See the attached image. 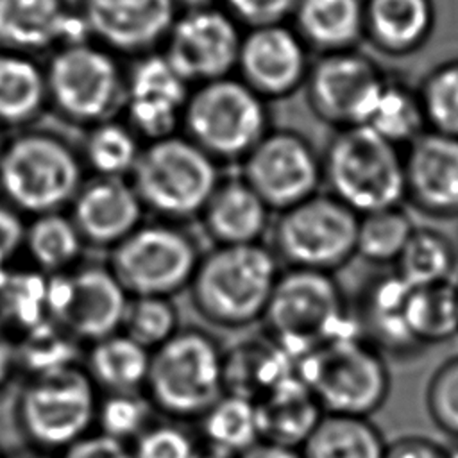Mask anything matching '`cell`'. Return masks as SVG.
I'll return each mask as SVG.
<instances>
[{
    "mask_svg": "<svg viewBox=\"0 0 458 458\" xmlns=\"http://www.w3.org/2000/svg\"><path fill=\"white\" fill-rule=\"evenodd\" d=\"M322 186L358 216L404 204V154L367 125L342 127L320 152Z\"/></svg>",
    "mask_w": 458,
    "mask_h": 458,
    "instance_id": "6da1fadb",
    "label": "cell"
},
{
    "mask_svg": "<svg viewBox=\"0 0 458 458\" xmlns=\"http://www.w3.org/2000/svg\"><path fill=\"white\" fill-rule=\"evenodd\" d=\"M267 335L295 361L313 349L358 331L335 274L286 268L261 317Z\"/></svg>",
    "mask_w": 458,
    "mask_h": 458,
    "instance_id": "7a4b0ae2",
    "label": "cell"
},
{
    "mask_svg": "<svg viewBox=\"0 0 458 458\" xmlns=\"http://www.w3.org/2000/svg\"><path fill=\"white\" fill-rule=\"evenodd\" d=\"M293 372L324 413L370 417L385 406L392 388L386 356L358 331L301 356Z\"/></svg>",
    "mask_w": 458,
    "mask_h": 458,
    "instance_id": "3957f363",
    "label": "cell"
},
{
    "mask_svg": "<svg viewBox=\"0 0 458 458\" xmlns=\"http://www.w3.org/2000/svg\"><path fill=\"white\" fill-rule=\"evenodd\" d=\"M279 274L276 254L261 243L218 245L199 259L191 297L208 320L243 327L263 317Z\"/></svg>",
    "mask_w": 458,
    "mask_h": 458,
    "instance_id": "277c9868",
    "label": "cell"
},
{
    "mask_svg": "<svg viewBox=\"0 0 458 458\" xmlns=\"http://www.w3.org/2000/svg\"><path fill=\"white\" fill-rule=\"evenodd\" d=\"M82 182V159L52 132H23L4 145L0 197L18 213L61 211Z\"/></svg>",
    "mask_w": 458,
    "mask_h": 458,
    "instance_id": "5b68a950",
    "label": "cell"
},
{
    "mask_svg": "<svg viewBox=\"0 0 458 458\" xmlns=\"http://www.w3.org/2000/svg\"><path fill=\"white\" fill-rule=\"evenodd\" d=\"M145 388L161 411L200 417L224 394V351L202 331H175L150 351Z\"/></svg>",
    "mask_w": 458,
    "mask_h": 458,
    "instance_id": "8992f818",
    "label": "cell"
},
{
    "mask_svg": "<svg viewBox=\"0 0 458 458\" xmlns=\"http://www.w3.org/2000/svg\"><path fill=\"white\" fill-rule=\"evenodd\" d=\"M131 177L143 208L175 220L200 215L220 182L216 161L175 134L141 148Z\"/></svg>",
    "mask_w": 458,
    "mask_h": 458,
    "instance_id": "52a82bcc",
    "label": "cell"
},
{
    "mask_svg": "<svg viewBox=\"0 0 458 458\" xmlns=\"http://www.w3.org/2000/svg\"><path fill=\"white\" fill-rule=\"evenodd\" d=\"M182 122L188 140L215 161H242L270 131L263 97L229 77L204 82L186 100Z\"/></svg>",
    "mask_w": 458,
    "mask_h": 458,
    "instance_id": "ba28073f",
    "label": "cell"
},
{
    "mask_svg": "<svg viewBox=\"0 0 458 458\" xmlns=\"http://www.w3.org/2000/svg\"><path fill=\"white\" fill-rule=\"evenodd\" d=\"M97 404L88 372L70 367L30 377L16 401V422L34 451L61 453L91 433Z\"/></svg>",
    "mask_w": 458,
    "mask_h": 458,
    "instance_id": "9c48e42d",
    "label": "cell"
},
{
    "mask_svg": "<svg viewBox=\"0 0 458 458\" xmlns=\"http://www.w3.org/2000/svg\"><path fill=\"white\" fill-rule=\"evenodd\" d=\"M358 215L327 191L281 211L272 225V252L286 268L335 274L356 256Z\"/></svg>",
    "mask_w": 458,
    "mask_h": 458,
    "instance_id": "30bf717a",
    "label": "cell"
},
{
    "mask_svg": "<svg viewBox=\"0 0 458 458\" xmlns=\"http://www.w3.org/2000/svg\"><path fill=\"white\" fill-rule=\"evenodd\" d=\"M199 259L188 234L154 224L136 227L113 247L109 270L134 297H168L190 284Z\"/></svg>",
    "mask_w": 458,
    "mask_h": 458,
    "instance_id": "8fae6325",
    "label": "cell"
},
{
    "mask_svg": "<svg viewBox=\"0 0 458 458\" xmlns=\"http://www.w3.org/2000/svg\"><path fill=\"white\" fill-rule=\"evenodd\" d=\"M242 179L281 213L320 191V152L297 131L270 129L242 159Z\"/></svg>",
    "mask_w": 458,
    "mask_h": 458,
    "instance_id": "7c38bea8",
    "label": "cell"
},
{
    "mask_svg": "<svg viewBox=\"0 0 458 458\" xmlns=\"http://www.w3.org/2000/svg\"><path fill=\"white\" fill-rule=\"evenodd\" d=\"M45 81L54 106L68 120L81 123L104 122L122 93L116 63L104 50L86 43L55 54Z\"/></svg>",
    "mask_w": 458,
    "mask_h": 458,
    "instance_id": "4fadbf2b",
    "label": "cell"
},
{
    "mask_svg": "<svg viewBox=\"0 0 458 458\" xmlns=\"http://www.w3.org/2000/svg\"><path fill=\"white\" fill-rule=\"evenodd\" d=\"M242 39L220 11L197 9L170 29L165 57L186 81H216L238 63Z\"/></svg>",
    "mask_w": 458,
    "mask_h": 458,
    "instance_id": "5bb4252c",
    "label": "cell"
},
{
    "mask_svg": "<svg viewBox=\"0 0 458 458\" xmlns=\"http://www.w3.org/2000/svg\"><path fill=\"white\" fill-rule=\"evenodd\" d=\"M403 154L404 202L429 218H458V138L424 131Z\"/></svg>",
    "mask_w": 458,
    "mask_h": 458,
    "instance_id": "9a60e30c",
    "label": "cell"
},
{
    "mask_svg": "<svg viewBox=\"0 0 458 458\" xmlns=\"http://www.w3.org/2000/svg\"><path fill=\"white\" fill-rule=\"evenodd\" d=\"M383 81L367 59L331 55L311 72L310 106L322 122L335 129L365 125Z\"/></svg>",
    "mask_w": 458,
    "mask_h": 458,
    "instance_id": "2e32d148",
    "label": "cell"
},
{
    "mask_svg": "<svg viewBox=\"0 0 458 458\" xmlns=\"http://www.w3.org/2000/svg\"><path fill=\"white\" fill-rule=\"evenodd\" d=\"M188 100V82L163 55L140 61L127 88V111L136 136H172Z\"/></svg>",
    "mask_w": 458,
    "mask_h": 458,
    "instance_id": "e0dca14e",
    "label": "cell"
},
{
    "mask_svg": "<svg viewBox=\"0 0 458 458\" xmlns=\"http://www.w3.org/2000/svg\"><path fill=\"white\" fill-rule=\"evenodd\" d=\"M143 204L123 177H102L82 182L72 200V215L84 242L114 247L141 224Z\"/></svg>",
    "mask_w": 458,
    "mask_h": 458,
    "instance_id": "ac0fdd59",
    "label": "cell"
},
{
    "mask_svg": "<svg viewBox=\"0 0 458 458\" xmlns=\"http://www.w3.org/2000/svg\"><path fill=\"white\" fill-rule=\"evenodd\" d=\"M411 284L394 270L367 281L358 297L354 324L358 333L385 356L411 358L422 349L411 338L406 302Z\"/></svg>",
    "mask_w": 458,
    "mask_h": 458,
    "instance_id": "d6986e66",
    "label": "cell"
},
{
    "mask_svg": "<svg viewBox=\"0 0 458 458\" xmlns=\"http://www.w3.org/2000/svg\"><path fill=\"white\" fill-rule=\"evenodd\" d=\"M304 50L297 38L272 23L249 34L240 47L238 64L245 84L259 97H284L304 77Z\"/></svg>",
    "mask_w": 458,
    "mask_h": 458,
    "instance_id": "ffe728a7",
    "label": "cell"
},
{
    "mask_svg": "<svg viewBox=\"0 0 458 458\" xmlns=\"http://www.w3.org/2000/svg\"><path fill=\"white\" fill-rule=\"evenodd\" d=\"M72 299L59 326L88 342L122 331L129 299L109 267H82L72 272Z\"/></svg>",
    "mask_w": 458,
    "mask_h": 458,
    "instance_id": "44dd1931",
    "label": "cell"
},
{
    "mask_svg": "<svg viewBox=\"0 0 458 458\" xmlns=\"http://www.w3.org/2000/svg\"><path fill=\"white\" fill-rule=\"evenodd\" d=\"M89 32L122 50L156 43L174 21V0H86Z\"/></svg>",
    "mask_w": 458,
    "mask_h": 458,
    "instance_id": "7402d4cb",
    "label": "cell"
},
{
    "mask_svg": "<svg viewBox=\"0 0 458 458\" xmlns=\"http://www.w3.org/2000/svg\"><path fill=\"white\" fill-rule=\"evenodd\" d=\"M84 14L70 13L61 0H0V41L14 48H45L55 41L84 43Z\"/></svg>",
    "mask_w": 458,
    "mask_h": 458,
    "instance_id": "603a6c76",
    "label": "cell"
},
{
    "mask_svg": "<svg viewBox=\"0 0 458 458\" xmlns=\"http://www.w3.org/2000/svg\"><path fill=\"white\" fill-rule=\"evenodd\" d=\"M270 208L242 179L220 181L202 209L206 231L218 245L259 243L270 225Z\"/></svg>",
    "mask_w": 458,
    "mask_h": 458,
    "instance_id": "cb8c5ba5",
    "label": "cell"
},
{
    "mask_svg": "<svg viewBox=\"0 0 458 458\" xmlns=\"http://www.w3.org/2000/svg\"><path fill=\"white\" fill-rule=\"evenodd\" d=\"M254 404L259 440L295 449L302 445L324 415L322 406L295 372Z\"/></svg>",
    "mask_w": 458,
    "mask_h": 458,
    "instance_id": "d4e9b609",
    "label": "cell"
},
{
    "mask_svg": "<svg viewBox=\"0 0 458 458\" xmlns=\"http://www.w3.org/2000/svg\"><path fill=\"white\" fill-rule=\"evenodd\" d=\"M293 374V360L268 336L245 338L224 352V392L256 403Z\"/></svg>",
    "mask_w": 458,
    "mask_h": 458,
    "instance_id": "484cf974",
    "label": "cell"
},
{
    "mask_svg": "<svg viewBox=\"0 0 458 458\" xmlns=\"http://www.w3.org/2000/svg\"><path fill=\"white\" fill-rule=\"evenodd\" d=\"M385 447L370 417L324 413L299 451L302 458H383Z\"/></svg>",
    "mask_w": 458,
    "mask_h": 458,
    "instance_id": "4316f807",
    "label": "cell"
},
{
    "mask_svg": "<svg viewBox=\"0 0 458 458\" xmlns=\"http://www.w3.org/2000/svg\"><path fill=\"white\" fill-rule=\"evenodd\" d=\"M86 363L95 386H102L107 394L138 392L145 388L150 351L118 331L93 342Z\"/></svg>",
    "mask_w": 458,
    "mask_h": 458,
    "instance_id": "83f0119b",
    "label": "cell"
},
{
    "mask_svg": "<svg viewBox=\"0 0 458 458\" xmlns=\"http://www.w3.org/2000/svg\"><path fill=\"white\" fill-rule=\"evenodd\" d=\"M411 338L420 349L458 336L456 281L411 286L406 302Z\"/></svg>",
    "mask_w": 458,
    "mask_h": 458,
    "instance_id": "f1b7e54d",
    "label": "cell"
},
{
    "mask_svg": "<svg viewBox=\"0 0 458 458\" xmlns=\"http://www.w3.org/2000/svg\"><path fill=\"white\" fill-rule=\"evenodd\" d=\"M392 270L411 286L453 281L458 270V249L445 233L415 225Z\"/></svg>",
    "mask_w": 458,
    "mask_h": 458,
    "instance_id": "f546056e",
    "label": "cell"
},
{
    "mask_svg": "<svg viewBox=\"0 0 458 458\" xmlns=\"http://www.w3.org/2000/svg\"><path fill=\"white\" fill-rule=\"evenodd\" d=\"M82 242L73 220L61 211L38 215L25 225L23 249L39 272H64L81 256Z\"/></svg>",
    "mask_w": 458,
    "mask_h": 458,
    "instance_id": "4dcf8cb0",
    "label": "cell"
},
{
    "mask_svg": "<svg viewBox=\"0 0 458 458\" xmlns=\"http://www.w3.org/2000/svg\"><path fill=\"white\" fill-rule=\"evenodd\" d=\"M47 98V81L27 57L0 55V125L32 120Z\"/></svg>",
    "mask_w": 458,
    "mask_h": 458,
    "instance_id": "1f68e13d",
    "label": "cell"
},
{
    "mask_svg": "<svg viewBox=\"0 0 458 458\" xmlns=\"http://www.w3.org/2000/svg\"><path fill=\"white\" fill-rule=\"evenodd\" d=\"M413 229L415 224L403 206L360 215L356 256L374 267H394Z\"/></svg>",
    "mask_w": 458,
    "mask_h": 458,
    "instance_id": "d6a6232c",
    "label": "cell"
},
{
    "mask_svg": "<svg viewBox=\"0 0 458 458\" xmlns=\"http://www.w3.org/2000/svg\"><path fill=\"white\" fill-rule=\"evenodd\" d=\"M365 125L401 148L428 131L419 95L386 79L377 91Z\"/></svg>",
    "mask_w": 458,
    "mask_h": 458,
    "instance_id": "836d02e7",
    "label": "cell"
},
{
    "mask_svg": "<svg viewBox=\"0 0 458 458\" xmlns=\"http://www.w3.org/2000/svg\"><path fill=\"white\" fill-rule=\"evenodd\" d=\"M47 277L38 270L0 268V327L23 335L43 322Z\"/></svg>",
    "mask_w": 458,
    "mask_h": 458,
    "instance_id": "e575fe53",
    "label": "cell"
},
{
    "mask_svg": "<svg viewBox=\"0 0 458 458\" xmlns=\"http://www.w3.org/2000/svg\"><path fill=\"white\" fill-rule=\"evenodd\" d=\"M16 367H23L30 377L77 367L79 340L57 322L45 318L20 335L14 349Z\"/></svg>",
    "mask_w": 458,
    "mask_h": 458,
    "instance_id": "d590c367",
    "label": "cell"
},
{
    "mask_svg": "<svg viewBox=\"0 0 458 458\" xmlns=\"http://www.w3.org/2000/svg\"><path fill=\"white\" fill-rule=\"evenodd\" d=\"M200 417L204 442L211 445L240 454L259 442L256 404L249 399L224 392Z\"/></svg>",
    "mask_w": 458,
    "mask_h": 458,
    "instance_id": "8d00e7d4",
    "label": "cell"
},
{
    "mask_svg": "<svg viewBox=\"0 0 458 458\" xmlns=\"http://www.w3.org/2000/svg\"><path fill=\"white\" fill-rule=\"evenodd\" d=\"M140 152L136 132L118 122L95 123L84 143V161L102 177L131 174Z\"/></svg>",
    "mask_w": 458,
    "mask_h": 458,
    "instance_id": "74e56055",
    "label": "cell"
},
{
    "mask_svg": "<svg viewBox=\"0 0 458 458\" xmlns=\"http://www.w3.org/2000/svg\"><path fill=\"white\" fill-rule=\"evenodd\" d=\"M370 20L386 47L404 50L426 34L431 13L428 0H374Z\"/></svg>",
    "mask_w": 458,
    "mask_h": 458,
    "instance_id": "f35d334b",
    "label": "cell"
},
{
    "mask_svg": "<svg viewBox=\"0 0 458 458\" xmlns=\"http://www.w3.org/2000/svg\"><path fill=\"white\" fill-rule=\"evenodd\" d=\"M299 18L315 43L340 47L356 36L361 16L358 0H302Z\"/></svg>",
    "mask_w": 458,
    "mask_h": 458,
    "instance_id": "ab89813d",
    "label": "cell"
},
{
    "mask_svg": "<svg viewBox=\"0 0 458 458\" xmlns=\"http://www.w3.org/2000/svg\"><path fill=\"white\" fill-rule=\"evenodd\" d=\"M122 331L152 351L177 331V313L166 297L138 295L129 301Z\"/></svg>",
    "mask_w": 458,
    "mask_h": 458,
    "instance_id": "60d3db41",
    "label": "cell"
},
{
    "mask_svg": "<svg viewBox=\"0 0 458 458\" xmlns=\"http://www.w3.org/2000/svg\"><path fill=\"white\" fill-rule=\"evenodd\" d=\"M152 403L140 392H109L98 404L95 424L98 431L120 442H134L148 426Z\"/></svg>",
    "mask_w": 458,
    "mask_h": 458,
    "instance_id": "b9f144b4",
    "label": "cell"
},
{
    "mask_svg": "<svg viewBox=\"0 0 458 458\" xmlns=\"http://www.w3.org/2000/svg\"><path fill=\"white\" fill-rule=\"evenodd\" d=\"M419 102L428 131L458 138V63L429 75Z\"/></svg>",
    "mask_w": 458,
    "mask_h": 458,
    "instance_id": "7bdbcfd3",
    "label": "cell"
},
{
    "mask_svg": "<svg viewBox=\"0 0 458 458\" xmlns=\"http://www.w3.org/2000/svg\"><path fill=\"white\" fill-rule=\"evenodd\" d=\"M424 404L431 422L458 440V354L445 358L429 376Z\"/></svg>",
    "mask_w": 458,
    "mask_h": 458,
    "instance_id": "ee69618b",
    "label": "cell"
},
{
    "mask_svg": "<svg viewBox=\"0 0 458 458\" xmlns=\"http://www.w3.org/2000/svg\"><path fill=\"white\" fill-rule=\"evenodd\" d=\"M131 449L134 458H193L197 444L175 424H150Z\"/></svg>",
    "mask_w": 458,
    "mask_h": 458,
    "instance_id": "f6af8a7d",
    "label": "cell"
},
{
    "mask_svg": "<svg viewBox=\"0 0 458 458\" xmlns=\"http://www.w3.org/2000/svg\"><path fill=\"white\" fill-rule=\"evenodd\" d=\"M59 458H134L131 444L100 431L88 433L59 453Z\"/></svg>",
    "mask_w": 458,
    "mask_h": 458,
    "instance_id": "bcb514c9",
    "label": "cell"
},
{
    "mask_svg": "<svg viewBox=\"0 0 458 458\" xmlns=\"http://www.w3.org/2000/svg\"><path fill=\"white\" fill-rule=\"evenodd\" d=\"M383 458H449V447L429 437L404 435L386 442Z\"/></svg>",
    "mask_w": 458,
    "mask_h": 458,
    "instance_id": "7dc6e473",
    "label": "cell"
},
{
    "mask_svg": "<svg viewBox=\"0 0 458 458\" xmlns=\"http://www.w3.org/2000/svg\"><path fill=\"white\" fill-rule=\"evenodd\" d=\"M25 224L20 213L0 197V268L9 267V261L23 249Z\"/></svg>",
    "mask_w": 458,
    "mask_h": 458,
    "instance_id": "c3c4849f",
    "label": "cell"
},
{
    "mask_svg": "<svg viewBox=\"0 0 458 458\" xmlns=\"http://www.w3.org/2000/svg\"><path fill=\"white\" fill-rule=\"evenodd\" d=\"M233 11L245 21L272 25L283 18L297 0H227Z\"/></svg>",
    "mask_w": 458,
    "mask_h": 458,
    "instance_id": "681fc988",
    "label": "cell"
},
{
    "mask_svg": "<svg viewBox=\"0 0 458 458\" xmlns=\"http://www.w3.org/2000/svg\"><path fill=\"white\" fill-rule=\"evenodd\" d=\"M238 458H302V454L295 447L259 440L243 453H240Z\"/></svg>",
    "mask_w": 458,
    "mask_h": 458,
    "instance_id": "f907efd6",
    "label": "cell"
},
{
    "mask_svg": "<svg viewBox=\"0 0 458 458\" xmlns=\"http://www.w3.org/2000/svg\"><path fill=\"white\" fill-rule=\"evenodd\" d=\"M16 369L14 349L7 344V340L0 335V388H4Z\"/></svg>",
    "mask_w": 458,
    "mask_h": 458,
    "instance_id": "816d5d0a",
    "label": "cell"
},
{
    "mask_svg": "<svg viewBox=\"0 0 458 458\" xmlns=\"http://www.w3.org/2000/svg\"><path fill=\"white\" fill-rule=\"evenodd\" d=\"M193 458H238V454L204 442L202 445H197V451H195Z\"/></svg>",
    "mask_w": 458,
    "mask_h": 458,
    "instance_id": "f5cc1de1",
    "label": "cell"
},
{
    "mask_svg": "<svg viewBox=\"0 0 458 458\" xmlns=\"http://www.w3.org/2000/svg\"><path fill=\"white\" fill-rule=\"evenodd\" d=\"M5 458H48L45 453H39V451H25V453H16V454H11V456H5Z\"/></svg>",
    "mask_w": 458,
    "mask_h": 458,
    "instance_id": "db71d44e",
    "label": "cell"
},
{
    "mask_svg": "<svg viewBox=\"0 0 458 458\" xmlns=\"http://www.w3.org/2000/svg\"><path fill=\"white\" fill-rule=\"evenodd\" d=\"M174 2H181V4L190 5V7H202V5L208 4L209 0H174Z\"/></svg>",
    "mask_w": 458,
    "mask_h": 458,
    "instance_id": "11a10c76",
    "label": "cell"
},
{
    "mask_svg": "<svg viewBox=\"0 0 458 458\" xmlns=\"http://www.w3.org/2000/svg\"><path fill=\"white\" fill-rule=\"evenodd\" d=\"M449 458H458V445L456 447H449Z\"/></svg>",
    "mask_w": 458,
    "mask_h": 458,
    "instance_id": "9f6ffc18",
    "label": "cell"
},
{
    "mask_svg": "<svg viewBox=\"0 0 458 458\" xmlns=\"http://www.w3.org/2000/svg\"><path fill=\"white\" fill-rule=\"evenodd\" d=\"M4 145H5V143H4V140H2V136H0V156H2V150H4Z\"/></svg>",
    "mask_w": 458,
    "mask_h": 458,
    "instance_id": "6f0895ef",
    "label": "cell"
},
{
    "mask_svg": "<svg viewBox=\"0 0 458 458\" xmlns=\"http://www.w3.org/2000/svg\"><path fill=\"white\" fill-rule=\"evenodd\" d=\"M5 456H7V454H5V453L2 451V447H0V458H5Z\"/></svg>",
    "mask_w": 458,
    "mask_h": 458,
    "instance_id": "680465c9",
    "label": "cell"
},
{
    "mask_svg": "<svg viewBox=\"0 0 458 458\" xmlns=\"http://www.w3.org/2000/svg\"><path fill=\"white\" fill-rule=\"evenodd\" d=\"M454 281H456V288H458V276H456V277H454Z\"/></svg>",
    "mask_w": 458,
    "mask_h": 458,
    "instance_id": "91938a15",
    "label": "cell"
}]
</instances>
